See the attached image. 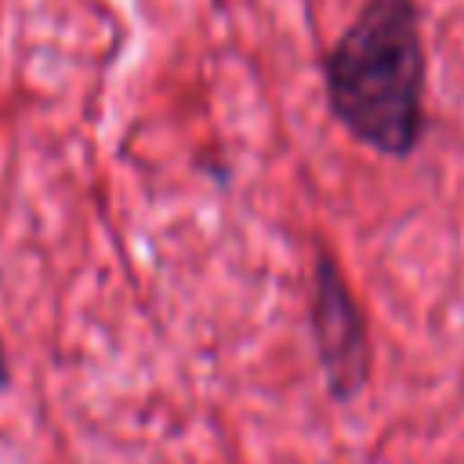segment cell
<instances>
[{
    "instance_id": "obj_1",
    "label": "cell",
    "mask_w": 464,
    "mask_h": 464,
    "mask_svg": "<svg viewBox=\"0 0 464 464\" xmlns=\"http://www.w3.org/2000/svg\"><path fill=\"white\" fill-rule=\"evenodd\" d=\"M337 123L384 156H410L424 134L428 58L413 0H366L323 62Z\"/></svg>"
},
{
    "instance_id": "obj_2",
    "label": "cell",
    "mask_w": 464,
    "mask_h": 464,
    "mask_svg": "<svg viewBox=\"0 0 464 464\" xmlns=\"http://www.w3.org/2000/svg\"><path fill=\"white\" fill-rule=\"evenodd\" d=\"M312 341H315V355L326 377V392L337 402L355 399L366 381H370V366H373V348H370V330H366V315L337 265L334 254H319L315 265V286H312Z\"/></svg>"
},
{
    "instance_id": "obj_3",
    "label": "cell",
    "mask_w": 464,
    "mask_h": 464,
    "mask_svg": "<svg viewBox=\"0 0 464 464\" xmlns=\"http://www.w3.org/2000/svg\"><path fill=\"white\" fill-rule=\"evenodd\" d=\"M7 384H11V362H7V352L0 341V392H7Z\"/></svg>"
}]
</instances>
